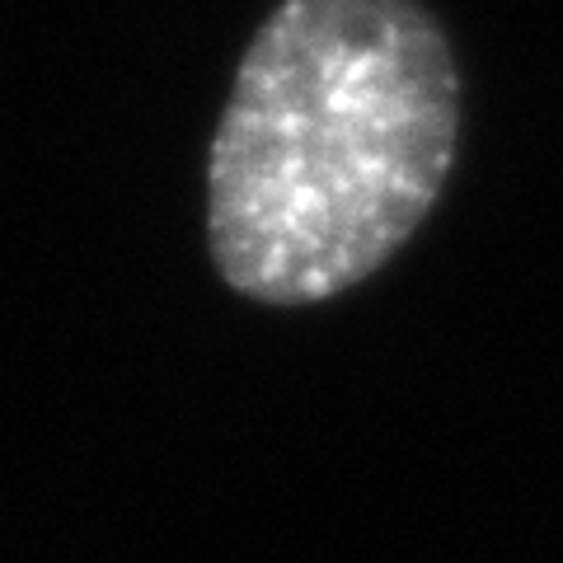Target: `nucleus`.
<instances>
[{
  "mask_svg": "<svg viewBox=\"0 0 563 563\" xmlns=\"http://www.w3.org/2000/svg\"><path fill=\"white\" fill-rule=\"evenodd\" d=\"M461 70L418 0H282L207 155V250L263 306H314L385 268L455 165Z\"/></svg>",
  "mask_w": 563,
  "mask_h": 563,
  "instance_id": "f257e3e1",
  "label": "nucleus"
}]
</instances>
